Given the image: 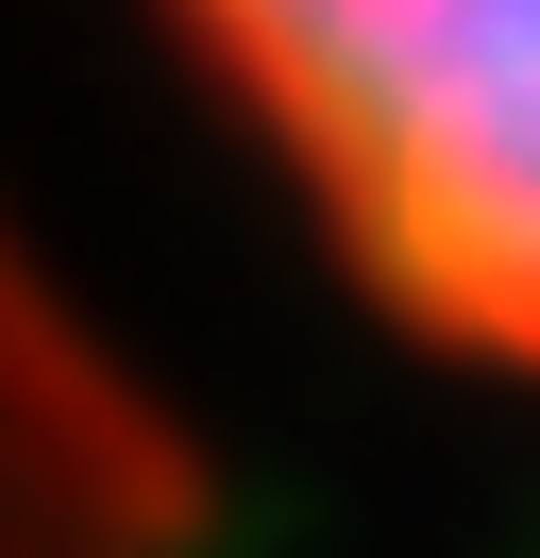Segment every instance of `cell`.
I'll list each match as a JSON object with an SVG mask.
<instances>
[{
    "label": "cell",
    "mask_w": 540,
    "mask_h": 558,
    "mask_svg": "<svg viewBox=\"0 0 540 558\" xmlns=\"http://www.w3.org/2000/svg\"><path fill=\"white\" fill-rule=\"evenodd\" d=\"M321 254L540 389V0H169Z\"/></svg>",
    "instance_id": "cell-1"
},
{
    "label": "cell",
    "mask_w": 540,
    "mask_h": 558,
    "mask_svg": "<svg viewBox=\"0 0 540 558\" xmlns=\"http://www.w3.org/2000/svg\"><path fill=\"white\" fill-rule=\"evenodd\" d=\"M135 542H152V490L119 474V407L0 271V558H135Z\"/></svg>",
    "instance_id": "cell-2"
}]
</instances>
